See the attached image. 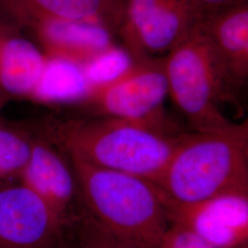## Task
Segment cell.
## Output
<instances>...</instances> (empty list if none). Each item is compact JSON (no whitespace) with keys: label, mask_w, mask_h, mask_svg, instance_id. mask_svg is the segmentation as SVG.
<instances>
[{"label":"cell","mask_w":248,"mask_h":248,"mask_svg":"<svg viewBox=\"0 0 248 248\" xmlns=\"http://www.w3.org/2000/svg\"><path fill=\"white\" fill-rule=\"evenodd\" d=\"M33 136L0 124V184L18 179L31 157Z\"/></svg>","instance_id":"obj_15"},{"label":"cell","mask_w":248,"mask_h":248,"mask_svg":"<svg viewBox=\"0 0 248 248\" xmlns=\"http://www.w3.org/2000/svg\"><path fill=\"white\" fill-rule=\"evenodd\" d=\"M169 96L164 57H149L134 61L119 78L90 87L81 101L96 112L133 124L150 127L161 133L170 131L164 103Z\"/></svg>","instance_id":"obj_5"},{"label":"cell","mask_w":248,"mask_h":248,"mask_svg":"<svg viewBox=\"0 0 248 248\" xmlns=\"http://www.w3.org/2000/svg\"><path fill=\"white\" fill-rule=\"evenodd\" d=\"M200 10L204 13L213 9H219L224 6L230 5L238 0H191Z\"/></svg>","instance_id":"obj_19"},{"label":"cell","mask_w":248,"mask_h":248,"mask_svg":"<svg viewBox=\"0 0 248 248\" xmlns=\"http://www.w3.org/2000/svg\"><path fill=\"white\" fill-rule=\"evenodd\" d=\"M73 234L80 248H143L105 230L87 214L77 222Z\"/></svg>","instance_id":"obj_17"},{"label":"cell","mask_w":248,"mask_h":248,"mask_svg":"<svg viewBox=\"0 0 248 248\" xmlns=\"http://www.w3.org/2000/svg\"><path fill=\"white\" fill-rule=\"evenodd\" d=\"M89 88L81 65L45 57L44 69L31 98L44 103L81 102Z\"/></svg>","instance_id":"obj_14"},{"label":"cell","mask_w":248,"mask_h":248,"mask_svg":"<svg viewBox=\"0 0 248 248\" xmlns=\"http://www.w3.org/2000/svg\"><path fill=\"white\" fill-rule=\"evenodd\" d=\"M169 95L193 132L222 130L233 124L222 106L237 89L200 22L164 56Z\"/></svg>","instance_id":"obj_4"},{"label":"cell","mask_w":248,"mask_h":248,"mask_svg":"<svg viewBox=\"0 0 248 248\" xmlns=\"http://www.w3.org/2000/svg\"><path fill=\"white\" fill-rule=\"evenodd\" d=\"M26 30L33 33L45 57L81 66L115 45L113 32L97 23L46 19L32 23Z\"/></svg>","instance_id":"obj_10"},{"label":"cell","mask_w":248,"mask_h":248,"mask_svg":"<svg viewBox=\"0 0 248 248\" xmlns=\"http://www.w3.org/2000/svg\"><path fill=\"white\" fill-rule=\"evenodd\" d=\"M200 26L208 36L234 88H244L248 79V2L202 13Z\"/></svg>","instance_id":"obj_11"},{"label":"cell","mask_w":248,"mask_h":248,"mask_svg":"<svg viewBox=\"0 0 248 248\" xmlns=\"http://www.w3.org/2000/svg\"><path fill=\"white\" fill-rule=\"evenodd\" d=\"M248 248V245H247V246H245V247H243V248Z\"/></svg>","instance_id":"obj_22"},{"label":"cell","mask_w":248,"mask_h":248,"mask_svg":"<svg viewBox=\"0 0 248 248\" xmlns=\"http://www.w3.org/2000/svg\"><path fill=\"white\" fill-rule=\"evenodd\" d=\"M64 248H80L78 247V245L77 244V242L74 239V236H73V239L71 240V242L65 247Z\"/></svg>","instance_id":"obj_21"},{"label":"cell","mask_w":248,"mask_h":248,"mask_svg":"<svg viewBox=\"0 0 248 248\" xmlns=\"http://www.w3.org/2000/svg\"><path fill=\"white\" fill-rule=\"evenodd\" d=\"M157 248H215L190 231L170 224Z\"/></svg>","instance_id":"obj_18"},{"label":"cell","mask_w":248,"mask_h":248,"mask_svg":"<svg viewBox=\"0 0 248 248\" xmlns=\"http://www.w3.org/2000/svg\"><path fill=\"white\" fill-rule=\"evenodd\" d=\"M178 203L232 192L248 193V123L211 132L181 133L156 183Z\"/></svg>","instance_id":"obj_2"},{"label":"cell","mask_w":248,"mask_h":248,"mask_svg":"<svg viewBox=\"0 0 248 248\" xmlns=\"http://www.w3.org/2000/svg\"><path fill=\"white\" fill-rule=\"evenodd\" d=\"M164 198L170 224L192 232L213 248L248 245V193H225L193 203Z\"/></svg>","instance_id":"obj_9"},{"label":"cell","mask_w":248,"mask_h":248,"mask_svg":"<svg viewBox=\"0 0 248 248\" xmlns=\"http://www.w3.org/2000/svg\"><path fill=\"white\" fill-rule=\"evenodd\" d=\"M72 239L73 230L32 190L0 184V248H64Z\"/></svg>","instance_id":"obj_7"},{"label":"cell","mask_w":248,"mask_h":248,"mask_svg":"<svg viewBox=\"0 0 248 248\" xmlns=\"http://www.w3.org/2000/svg\"><path fill=\"white\" fill-rule=\"evenodd\" d=\"M18 180L71 230L85 214L71 162L45 133L33 136L31 157Z\"/></svg>","instance_id":"obj_8"},{"label":"cell","mask_w":248,"mask_h":248,"mask_svg":"<svg viewBox=\"0 0 248 248\" xmlns=\"http://www.w3.org/2000/svg\"><path fill=\"white\" fill-rule=\"evenodd\" d=\"M85 214L143 248H157L169 229L164 193L150 180L69 157Z\"/></svg>","instance_id":"obj_3"},{"label":"cell","mask_w":248,"mask_h":248,"mask_svg":"<svg viewBox=\"0 0 248 248\" xmlns=\"http://www.w3.org/2000/svg\"><path fill=\"white\" fill-rule=\"evenodd\" d=\"M202 12L191 0H122L116 34L133 61L166 55L195 28Z\"/></svg>","instance_id":"obj_6"},{"label":"cell","mask_w":248,"mask_h":248,"mask_svg":"<svg viewBox=\"0 0 248 248\" xmlns=\"http://www.w3.org/2000/svg\"><path fill=\"white\" fill-rule=\"evenodd\" d=\"M9 99V96L6 95L5 93H3L2 91H0V112L3 109L4 106L6 105V103L8 102Z\"/></svg>","instance_id":"obj_20"},{"label":"cell","mask_w":248,"mask_h":248,"mask_svg":"<svg viewBox=\"0 0 248 248\" xmlns=\"http://www.w3.org/2000/svg\"><path fill=\"white\" fill-rule=\"evenodd\" d=\"M44 133L69 157L154 183L163 174L181 135L102 115L53 120Z\"/></svg>","instance_id":"obj_1"},{"label":"cell","mask_w":248,"mask_h":248,"mask_svg":"<svg viewBox=\"0 0 248 248\" xmlns=\"http://www.w3.org/2000/svg\"><path fill=\"white\" fill-rule=\"evenodd\" d=\"M24 29L0 11V91L31 98L41 78L45 56Z\"/></svg>","instance_id":"obj_13"},{"label":"cell","mask_w":248,"mask_h":248,"mask_svg":"<svg viewBox=\"0 0 248 248\" xmlns=\"http://www.w3.org/2000/svg\"><path fill=\"white\" fill-rule=\"evenodd\" d=\"M0 11L26 30L46 20H76L97 23L116 34L122 0H0Z\"/></svg>","instance_id":"obj_12"},{"label":"cell","mask_w":248,"mask_h":248,"mask_svg":"<svg viewBox=\"0 0 248 248\" xmlns=\"http://www.w3.org/2000/svg\"><path fill=\"white\" fill-rule=\"evenodd\" d=\"M133 62L130 53L124 48L114 45L83 65L82 68L90 88L119 78L133 65Z\"/></svg>","instance_id":"obj_16"}]
</instances>
